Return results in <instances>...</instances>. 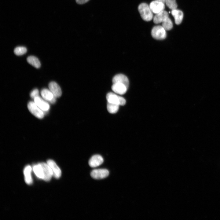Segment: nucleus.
Segmentation results:
<instances>
[{"instance_id": "obj_1", "label": "nucleus", "mask_w": 220, "mask_h": 220, "mask_svg": "<svg viewBox=\"0 0 220 220\" xmlns=\"http://www.w3.org/2000/svg\"><path fill=\"white\" fill-rule=\"evenodd\" d=\"M138 9L142 19L145 21H149L153 17L152 12L149 6L145 3H142L138 6Z\"/></svg>"}, {"instance_id": "obj_2", "label": "nucleus", "mask_w": 220, "mask_h": 220, "mask_svg": "<svg viewBox=\"0 0 220 220\" xmlns=\"http://www.w3.org/2000/svg\"><path fill=\"white\" fill-rule=\"evenodd\" d=\"M107 102L119 105H124L126 103L125 99L115 93L110 92L106 96Z\"/></svg>"}, {"instance_id": "obj_3", "label": "nucleus", "mask_w": 220, "mask_h": 220, "mask_svg": "<svg viewBox=\"0 0 220 220\" xmlns=\"http://www.w3.org/2000/svg\"><path fill=\"white\" fill-rule=\"evenodd\" d=\"M29 111L36 117L42 119L44 116V112L33 101H30L28 104Z\"/></svg>"}, {"instance_id": "obj_4", "label": "nucleus", "mask_w": 220, "mask_h": 220, "mask_svg": "<svg viewBox=\"0 0 220 220\" xmlns=\"http://www.w3.org/2000/svg\"><path fill=\"white\" fill-rule=\"evenodd\" d=\"M151 35L155 39L162 40L166 38L167 35L166 30L162 26H157L152 28Z\"/></svg>"}, {"instance_id": "obj_5", "label": "nucleus", "mask_w": 220, "mask_h": 220, "mask_svg": "<svg viewBox=\"0 0 220 220\" xmlns=\"http://www.w3.org/2000/svg\"><path fill=\"white\" fill-rule=\"evenodd\" d=\"M109 174L108 170L105 169H99L93 170L90 173L91 177L94 179H100L107 177Z\"/></svg>"}, {"instance_id": "obj_6", "label": "nucleus", "mask_w": 220, "mask_h": 220, "mask_svg": "<svg viewBox=\"0 0 220 220\" xmlns=\"http://www.w3.org/2000/svg\"><path fill=\"white\" fill-rule=\"evenodd\" d=\"M41 94L42 98L45 101L52 104H54L56 101V97L49 90L43 89L41 91Z\"/></svg>"}, {"instance_id": "obj_7", "label": "nucleus", "mask_w": 220, "mask_h": 220, "mask_svg": "<svg viewBox=\"0 0 220 220\" xmlns=\"http://www.w3.org/2000/svg\"><path fill=\"white\" fill-rule=\"evenodd\" d=\"M34 100L35 103L44 112H46L50 109L49 104L43 98L38 96L35 98Z\"/></svg>"}, {"instance_id": "obj_8", "label": "nucleus", "mask_w": 220, "mask_h": 220, "mask_svg": "<svg viewBox=\"0 0 220 220\" xmlns=\"http://www.w3.org/2000/svg\"><path fill=\"white\" fill-rule=\"evenodd\" d=\"M149 6L152 13L156 14L163 10L165 8L164 3L156 0L151 2Z\"/></svg>"}, {"instance_id": "obj_9", "label": "nucleus", "mask_w": 220, "mask_h": 220, "mask_svg": "<svg viewBox=\"0 0 220 220\" xmlns=\"http://www.w3.org/2000/svg\"><path fill=\"white\" fill-rule=\"evenodd\" d=\"M128 88L124 84L120 83H113L112 89L114 93L119 95L125 94Z\"/></svg>"}, {"instance_id": "obj_10", "label": "nucleus", "mask_w": 220, "mask_h": 220, "mask_svg": "<svg viewBox=\"0 0 220 220\" xmlns=\"http://www.w3.org/2000/svg\"><path fill=\"white\" fill-rule=\"evenodd\" d=\"M103 161L104 160L101 156L99 155H95L90 159L88 163L90 167L94 168L100 166Z\"/></svg>"}, {"instance_id": "obj_11", "label": "nucleus", "mask_w": 220, "mask_h": 220, "mask_svg": "<svg viewBox=\"0 0 220 220\" xmlns=\"http://www.w3.org/2000/svg\"><path fill=\"white\" fill-rule=\"evenodd\" d=\"M47 162L52 171L53 175L56 178H60L61 175V170L55 162L52 160H49Z\"/></svg>"}, {"instance_id": "obj_12", "label": "nucleus", "mask_w": 220, "mask_h": 220, "mask_svg": "<svg viewBox=\"0 0 220 220\" xmlns=\"http://www.w3.org/2000/svg\"><path fill=\"white\" fill-rule=\"evenodd\" d=\"M48 87L49 90L56 98L61 96L62 91L59 86L55 82L52 81L49 84Z\"/></svg>"}, {"instance_id": "obj_13", "label": "nucleus", "mask_w": 220, "mask_h": 220, "mask_svg": "<svg viewBox=\"0 0 220 220\" xmlns=\"http://www.w3.org/2000/svg\"><path fill=\"white\" fill-rule=\"evenodd\" d=\"M44 172V178L43 180L46 181H49L51 179L52 176L53 175L52 171L47 163H40Z\"/></svg>"}, {"instance_id": "obj_14", "label": "nucleus", "mask_w": 220, "mask_h": 220, "mask_svg": "<svg viewBox=\"0 0 220 220\" xmlns=\"http://www.w3.org/2000/svg\"><path fill=\"white\" fill-rule=\"evenodd\" d=\"M113 83H120L125 85L128 88L129 85V80L127 77L122 74H118L115 75L112 79Z\"/></svg>"}, {"instance_id": "obj_15", "label": "nucleus", "mask_w": 220, "mask_h": 220, "mask_svg": "<svg viewBox=\"0 0 220 220\" xmlns=\"http://www.w3.org/2000/svg\"><path fill=\"white\" fill-rule=\"evenodd\" d=\"M168 17V13L163 10L156 14L153 18V22L156 24L162 23Z\"/></svg>"}, {"instance_id": "obj_16", "label": "nucleus", "mask_w": 220, "mask_h": 220, "mask_svg": "<svg viewBox=\"0 0 220 220\" xmlns=\"http://www.w3.org/2000/svg\"><path fill=\"white\" fill-rule=\"evenodd\" d=\"M171 13L174 18L175 24L177 25L180 24L182 21L183 17L182 12L175 9L172 10Z\"/></svg>"}, {"instance_id": "obj_17", "label": "nucleus", "mask_w": 220, "mask_h": 220, "mask_svg": "<svg viewBox=\"0 0 220 220\" xmlns=\"http://www.w3.org/2000/svg\"><path fill=\"white\" fill-rule=\"evenodd\" d=\"M31 166L28 165L25 167L24 170L25 181L26 183L29 185L32 184L33 182L31 175Z\"/></svg>"}, {"instance_id": "obj_18", "label": "nucleus", "mask_w": 220, "mask_h": 220, "mask_svg": "<svg viewBox=\"0 0 220 220\" xmlns=\"http://www.w3.org/2000/svg\"><path fill=\"white\" fill-rule=\"evenodd\" d=\"M33 170L36 176L39 178L44 179V174L42 167L40 163L33 166Z\"/></svg>"}, {"instance_id": "obj_19", "label": "nucleus", "mask_w": 220, "mask_h": 220, "mask_svg": "<svg viewBox=\"0 0 220 220\" xmlns=\"http://www.w3.org/2000/svg\"><path fill=\"white\" fill-rule=\"evenodd\" d=\"M27 62L31 65L36 68H39L41 66L40 62L38 59L36 57L30 56H28L27 59Z\"/></svg>"}, {"instance_id": "obj_20", "label": "nucleus", "mask_w": 220, "mask_h": 220, "mask_svg": "<svg viewBox=\"0 0 220 220\" xmlns=\"http://www.w3.org/2000/svg\"><path fill=\"white\" fill-rule=\"evenodd\" d=\"M119 106V105L107 102V108L109 113L114 114L118 112Z\"/></svg>"}, {"instance_id": "obj_21", "label": "nucleus", "mask_w": 220, "mask_h": 220, "mask_svg": "<svg viewBox=\"0 0 220 220\" xmlns=\"http://www.w3.org/2000/svg\"><path fill=\"white\" fill-rule=\"evenodd\" d=\"M162 27L166 30H170L173 27V23L170 19L168 17L162 22Z\"/></svg>"}, {"instance_id": "obj_22", "label": "nucleus", "mask_w": 220, "mask_h": 220, "mask_svg": "<svg viewBox=\"0 0 220 220\" xmlns=\"http://www.w3.org/2000/svg\"><path fill=\"white\" fill-rule=\"evenodd\" d=\"M27 51V48L24 46H18L14 50V52L16 55L20 56L25 53Z\"/></svg>"}, {"instance_id": "obj_23", "label": "nucleus", "mask_w": 220, "mask_h": 220, "mask_svg": "<svg viewBox=\"0 0 220 220\" xmlns=\"http://www.w3.org/2000/svg\"><path fill=\"white\" fill-rule=\"evenodd\" d=\"M165 2L167 6L172 10L175 9L177 7L176 0H165Z\"/></svg>"}, {"instance_id": "obj_24", "label": "nucleus", "mask_w": 220, "mask_h": 220, "mask_svg": "<svg viewBox=\"0 0 220 220\" xmlns=\"http://www.w3.org/2000/svg\"><path fill=\"white\" fill-rule=\"evenodd\" d=\"M31 97L33 99L35 97L39 96V91L37 89H34L30 93Z\"/></svg>"}, {"instance_id": "obj_25", "label": "nucleus", "mask_w": 220, "mask_h": 220, "mask_svg": "<svg viewBox=\"0 0 220 220\" xmlns=\"http://www.w3.org/2000/svg\"><path fill=\"white\" fill-rule=\"evenodd\" d=\"M90 0H75L77 3L79 4H84L88 2Z\"/></svg>"}, {"instance_id": "obj_26", "label": "nucleus", "mask_w": 220, "mask_h": 220, "mask_svg": "<svg viewBox=\"0 0 220 220\" xmlns=\"http://www.w3.org/2000/svg\"><path fill=\"white\" fill-rule=\"evenodd\" d=\"M155 0L158 1V2H163V3H164V2H165V0Z\"/></svg>"}]
</instances>
